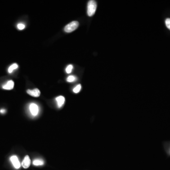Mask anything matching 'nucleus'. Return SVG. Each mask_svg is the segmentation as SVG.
Returning <instances> with one entry per match:
<instances>
[{"mask_svg":"<svg viewBox=\"0 0 170 170\" xmlns=\"http://www.w3.org/2000/svg\"><path fill=\"white\" fill-rule=\"evenodd\" d=\"M97 8V4L95 0H89L88 4L87 13L89 16L91 17L93 16L96 11Z\"/></svg>","mask_w":170,"mask_h":170,"instance_id":"obj_1","label":"nucleus"},{"mask_svg":"<svg viewBox=\"0 0 170 170\" xmlns=\"http://www.w3.org/2000/svg\"><path fill=\"white\" fill-rule=\"evenodd\" d=\"M79 26V23L77 21H73L67 24L64 27V31L67 33H71L75 30Z\"/></svg>","mask_w":170,"mask_h":170,"instance_id":"obj_2","label":"nucleus"},{"mask_svg":"<svg viewBox=\"0 0 170 170\" xmlns=\"http://www.w3.org/2000/svg\"><path fill=\"white\" fill-rule=\"evenodd\" d=\"M29 111L31 114L34 116H36L39 112V108L38 105L35 103H31L29 106Z\"/></svg>","mask_w":170,"mask_h":170,"instance_id":"obj_3","label":"nucleus"},{"mask_svg":"<svg viewBox=\"0 0 170 170\" xmlns=\"http://www.w3.org/2000/svg\"><path fill=\"white\" fill-rule=\"evenodd\" d=\"M10 160L12 163L13 166L17 169H19L20 167V163L19 161L18 157L16 155H12L10 158Z\"/></svg>","mask_w":170,"mask_h":170,"instance_id":"obj_4","label":"nucleus"},{"mask_svg":"<svg viewBox=\"0 0 170 170\" xmlns=\"http://www.w3.org/2000/svg\"><path fill=\"white\" fill-rule=\"evenodd\" d=\"M27 92L28 95L33 97H39L40 95V91L37 89H35L33 90H27Z\"/></svg>","mask_w":170,"mask_h":170,"instance_id":"obj_5","label":"nucleus"},{"mask_svg":"<svg viewBox=\"0 0 170 170\" xmlns=\"http://www.w3.org/2000/svg\"><path fill=\"white\" fill-rule=\"evenodd\" d=\"M31 164V160L28 155H26L22 162V166L24 168H28Z\"/></svg>","mask_w":170,"mask_h":170,"instance_id":"obj_6","label":"nucleus"},{"mask_svg":"<svg viewBox=\"0 0 170 170\" xmlns=\"http://www.w3.org/2000/svg\"><path fill=\"white\" fill-rule=\"evenodd\" d=\"M14 86V82L10 80V81H8L6 84H5L2 86V88L4 89L11 90L13 89Z\"/></svg>","mask_w":170,"mask_h":170,"instance_id":"obj_7","label":"nucleus"},{"mask_svg":"<svg viewBox=\"0 0 170 170\" xmlns=\"http://www.w3.org/2000/svg\"><path fill=\"white\" fill-rule=\"evenodd\" d=\"M56 101L58 107L61 108L63 106L65 103V98L63 96H59L56 98Z\"/></svg>","mask_w":170,"mask_h":170,"instance_id":"obj_8","label":"nucleus"},{"mask_svg":"<svg viewBox=\"0 0 170 170\" xmlns=\"http://www.w3.org/2000/svg\"><path fill=\"white\" fill-rule=\"evenodd\" d=\"M33 164L35 166H41L44 164V161L41 159H36L33 162Z\"/></svg>","mask_w":170,"mask_h":170,"instance_id":"obj_9","label":"nucleus"},{"mask_svg":"<svg viewBox=\"0 0 170 170\" xmlns=\"http://www.w3.org/2000/svg\"><path fill=\"white\" fill-rule=\"evenodd\" d=\"M18 68V64L17 63H13L11 65H10L9 67V68H8V72L9 73H12V72L17 69Z\"/></svg>","mask_w":170,"mask_h":170,"instance_id":"obj_10","label":"nucleus"},{"mask_svg":"<svg viewBox=\"0 0 170 170\" xmlns=\"http://www.w3.org/2000/svg\"><path fill=\"white\" fill-rule=\"evenodd\" d=\"M76 80H77V78L75 76L73 75L70 76L67 78V81L68 82H73Z\"/></svg>","mask_w":170,"mask_h":170,"instance_id":"obj_11","label":"nucleus"},{"mask_svg":"<svg viewBox=\"0 0 170 170\" xmlns=\"http://www.w3.org/2000/svg\"><path fill=\"white\" fill-rule=\"evenodd\" d=\"M81 84H79L74 88V89H73V91L75 93H78L81 91Z\"/></svg>","mask_w":170,"mask_h":170,"instance_id":"obj_12","label":"nucleus"},{"mask_svg":"<svg viewBox=\"0 0 170 170\" xmlns=\"http://www.w3.org/2000/svg\"><path fill=\"white\" fill-rule=\"evenodd\" d=\"M72 69H73V66L72 65H69L67 67L66 69V72L68 74H70L72 72Z\"/></svg>","mask_w":170,"mask_h":170,"instance_id":"obj_13","label":"nucleus"},{"mask_svg":"<svg viewBox=\"0 0 170 170\" xmlns=\"http://www.w3.org/2000/svg\"><path fill=\"white\" fill-rule=\"evenodd\" d=\"M17 27H18V29L21 30H23L25 28V25L24 24L22 23H19L17 25Z\"/></svg>","mask_w":170,"mask_h":170,"instance_id":"obj_14","label":"nucleus"},{"mask_svg":"<svg viewBox=\"0 0 170 170\" xmlns=\"http://www.w3.org/2000/svg\"><path fill=\"white\" fill-rule=\"evenodd\" d=\"M165 25L170 30V18H168L165 20Z\"/></svg>","mask_w":170,"mask_h":170,"instance_id":"obj_15","label":"nucleus"},{"mask_svg":"<svg viewBox=\"0 0 170 170\" xmlns=\"http://www.w3.org/2000/svg\"><path fill=\"white\" fill-rule=\"evenodd\" d=\"M5 112H6V110L5 109H1L0 110V113H4Z\"/></svg>","mask_w":170,"mask_h":170,"instance_id":"obj_16","label":"nucleus"}]
</instances>
